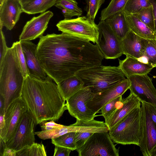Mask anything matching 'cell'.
<instances>
[{
  "instance_id": "6da1fadb",
  "label": "cell",
  "mask_w": 156,
  "mask_h": 156,
  "mask_svg": "<svg viewBox=\"0 0 156 156\" xmlns=\"http://www.w3.org/2000/svg\"><path fill=\"white\" fill-rule=\"evenodd\" d=\"M37 55L47 75L56 84L81 70L101 65L104 58L96 44L64 33L41 37Z\"/></svg>"
},
{
  "instance_id": "7a4b0ae2",
  "label": "cell",
  "mask_w": 156,
  "mask_h": 156,
  "mask_svg": "<svg viewBox=\"0 0 156 156\" xmlns=\"http://www.w3.org/2000/svg\"><path fill=\"white\" fill-rule=\"evenodd\" d=\"M53 81L48 76L44 80L30 75L25 78L21 97L36 125L55 122L66 110L65 101Z\"/></svg>"
},
{
  "instance_id": "3957f363",
  "label": "cell",
  "mask_w": 156,
  "mask_h": 156,
  "mask_svg": "<svg viewBox=\"0 0 156 156\" xmlns=\"http://www.w3.org/2000/svg\"><path fill=\"white\" fill-rule=\"evenodd\" d=\"M24 79L16 60L13 48H9L0 62V95L5 100V112L12 102L21 97Z\"/></svg>"
},
{
  "instance_id": "277c9868",
  "label": "cell",
  "mask_w": 156,
  "mask_h": 156,
  "mask_svg": "<svg viewBox=\"0 0 156 156\" xmlns=\"http://www.w3.org/2000/svg\"><path fill=\"white\" fill-rule=\"evenodd\" d=\"M76 75L95 94L124 80L125 76L119 66H99L81 70Z\"/></svg>"
},
{
  "instance_id": "5b68a950",
  "label": "cell",
  "mask_w": 156,
  "mask_h": 156,
  "mask_svg": "<svg viewBox=\"0 0 156 156\" xmlns=\"http://www.w3.org/2000/svg\"><path fill=\"white\" fill-rule=\"evenodd\" d=\"M141 104L129 112L109 131L115 143L139 146L141 137Z\"/></svg>"
},
{
  "instance_id": "8992f818",
  "label": "cell",
  "mask_w": 156,
  "mask_h": 156,
  "mask_svg": "<svg viewBox=\"0 0 156 156\" xmlns=\"http://www.w3.org/2000/svg\"><path fill=\"white\" fill-rule=\"evenodd\" d=\"M56 26L62 33L94 43L97 41L99 34L98 25L89 21L86 16L64 19L59 21Z\"/></svg>"
},
{
  "instance_id": "52a82bcc",
  "label": "cell",
  "mask_w": 156,
  "mask_h": 156,
  "mask_svg": "<svg viewBox=\"0 0 156 156\" xmlns=\"http://www.w3.org/2000/svg\"><path fill=\"white\" fill-rule=\"evenodd\" d=\"M79 156H119L109 132H95L77 151Z\"/></svg>"
},
{
  "instance_id": "ba28073f",
  "label": "cell",
  "mask_w": 156,
  "mask_h": 156,
  "mask_svg": "<svg viewBox=\"0 0 156 156\" xmlns=\"http://www.w3.org/2000/svg\"><path fill=\"white\" fill-rule=\"evenodd\" d=\"M98 35L96 44L107 59H115L123 54L121 40L105 21H100L98 25Z\"/></svg>"
},
{
  "instance_id": "9c48e42d",
  "label": "cell",
  "mask_w": 156,
  "mask_h": 156,
  "mask_svg": "<svg viewBox=\"0 0 156 156\" xmlns=\"http://www.w3.org/2000/svg\"><path fill=\"white\" fill-rule=\"evenodd\" d=\"M36 125L33 118L27 112L22 117L12 135L5 147L18 151L35 143L34 128Z\"/></svg>"
},
{
  "instance_id": "30bf717a",
  "label": "cell",
  "mask_w": 156,
  "mask_h": 156,
  "mask_svg": "<svg viewBox=\"0 0 156 156\" xmlns=\"http://www.w3.org/2000/svg\"><path fill=\"white\" fill-rule=\"evenodd\" d=\"M95 94L88 87H83L66 101V109L76 119L83 121L92 120L97 116L87 106V103Z\"/></svg>"
},
{
  "instance_id": "8fae6325",
  "label": "cell",
  "mask_w": 156,
  "mask_h": 156,
  "mask_svg": "<svg viewBox=\"0 0 156 156\" xmlns=\"http://www.w3.org/2000/svg\"><path fill=\"white\" fill-rule=\"evenodd\" d=\"M141 137L139 146L144 156H156V125L144 103L141 102Z\"/></svg>"
},
{
  "instance_id": "7c38bea8",
  "label": "cell",
  "mask_w": 156,
  "mask_h": 156,
  "mask_svg": "<svg viewBox=\"0 0 156 156\" xmlns=\"http://www.w3.org/2000/svg\"><path fill=\"white\" fill-rule=\"evenodd\" d=\"M127 78L130 84V93L134 95L141 102H144L156 106V89L147 74L132 75Z\"/></svg>"
},
{
  "instance_id": "4fadbf2b",
  "label": "cell",
  "mask_w": 156,
  "mask_h": 156,
  "mask_svg": "<svg viewBox=\"0 0 156 156\" xmlns=\"http://www.w3.org/2000/svg\"><path fill=\"white\" fill-rule=\"evenodd\" d=\"M130 87L127 78L121 82L100 92L95 94L93 98L87 104V107L95 114L108 103L122 96Z\"/></svg>"
},
{
  "instance_id": "5bb4252c",
  "label": "cell",
  "mask_w": 156,
  "mask_h": 156,
  "mask_svg": "<svg viewBox=\"0 0 156 156\" xmlns=\"http://www.w3.org/2000/svg\"><path fill=\"white\" fill-rule=\"evenodd\" d=\"M53 16L52 12L48 11L28 21L19 36V41H30L42 37Z\"/></svg>"
},
{
  "instance_id": "9a60e30c",
  "label": "cell",
  "mask_w": 156,
  "mask_h": 156,
  "mask_svg": "<svg viewBox=\"0 0 156 156\" xmlns=\"http://www.w3.org/2000/svg\"><path fill=\"white\" fill-rule=\"evenodd\" d=\"M27 112L26 104L21 97L14 100L9 106L5 113L6 143L10 138L23 115Z\"/></svg>"
},
{
  "instance_id": "2e32d148",
  "label": "cell",
  "mask_w": 156,
  "mask_h": 156,
  "mask_svg": "<svg viewBox=\"0 0 156 156\" xmlns=\"http://www.w3.org/2000/svg\"><path fill=\"white\" fill-rule=\"evenodd\" d=\"M25 57L29 75L45 80L47 75L42 68L37 55V45L30 41L20 42Z\"/></svg>"
},
{
  "instance_id": "e0dca14e",
  "label": "cell",
  "mask_w": 156,
  "mask_h": 156,
  "mask_svg": "<svg viewBox=\"0 0 156 156\" xmlns=\"http://www.w3.org/2000/svg\"><path fill=\"white\" fill-rule=\"evenodd\" d=\"M23 12L19 0H5L0 5V24L9 30H12Z\"/></svg>"
},
{
  "instance_id": "ac0fdd59",
  "label": "cell",
  "mask_w": 156,
  "mask_h": 156,
  "mask_svg": "<svg viewBox=\"0 0 156 156\" xmlns=\"http://www.w3.org/2000/svg\"><path fill=\"white\" fill-rule=\"evenodd\" d=\"M119 60V66L127 78L133 75L148 74L154 67L151 64L129 56H126L123 60Z\"/></svg>"
},
{
  "instance_id": "d6986e66",
  "label": "cell",
  "mask_w": 156,
  "mask_h": 156,
  "mask_svg": "<svg viewBox=\"0 0 156 156\" xmlns=\"http://www.w3.org/2000/svg\"><path fill=\"white\" fill-rule=\"evenodd\" d=\"M142 38L130 30L121 40L123 54L138 59L144 56V49L141 43Z\"/></svg>"
},
{
  "instance_id": "ffe728a7",
  "label": "cell",
  "mask_w": 156,
  "mask_h": 156,
  "mask_svg": "<svg viewBox=\"0 0 156 156\" xmlns=\"http://www.w3.org/2000/svg\"><path fill=\"white\" fill-rule=\"evenodd\" d=\"M141 104V102L138 98L130 93L127 98L123 99L122 105L112 114L106 124L109 131L132 110Z\"/></svg>"
},
{
  "instance_id": "44dd1931",
  "label": "cell",
  "mask_w": 156,
  "mask_h": 156,
  "mask_svg": "<svg viewBox=\"0 0 156 156\" xmlns=\"http://www.w3.org/2000/svg\"><path fill=\"white\" fill-rule=\"evenodd\" d=\"M124 13L130 30L142 38L156 39L155 33L134 14L128 15Z\"/></svg>"
},
{
  "instance_id": "7402d4cb",
  "label": "cell",
  "mask_w": 156,
  "mask_h": 156,
  "mask_svg": "<svg viewBox=\"0 0 156 156\" xmlns=\"http://www.w3.org/2000/svg\"><path fill=\"white\" fill-rule=\"evenodd\" d=\"M57 84L62 97L65 101L83 87V82L76 75L67 78Z\"/></svg>"
},
{
  "instance_id": "603a6c76",
  "label": "cell",
  "mask_w": 156,
  "mask_h": 156,
  "mask_svg": "<svg viewBox=\"0 0 156 156\" xmlns=\"http://www.w3.org/2000/svg\"><path fill=\"white\" fill-rule=\"evenodd\" d=\"M121 39L126 36L130 30L126 22L123 11L109 17L105 20Z\"/></svg>"
},
{
  "instance_id": "cb8c5ba5",
  "label": "cell",
  "mask_w": 156,
  "mask_h": 156,
  "mask_svg": "<svg viewBox=\"0 0 156 156\" xmlns=\"http://www.w3.org/2000/svg\"><path fill=\"white\" fill-rule=\"evenodd\" d=\"M58 0H31L21 5L23 12L29 14L42 13L53 5Z\"/></svg>"
},
{
  "instance_id": "d4e9b609",
  "label": "cell",
  "mask_w": 156,
  "mask_h": 156,
  "mask_svg": "<svg viewBox=\"0 0 156 156\" xmlns=\"http://www.w3.org/2000/svg\"><path fill=\"white\" fill-rule=\"evenodd\" d=\"M78 5L76 0H58L55 5L61 10L65 19H70L82 14L83 11Z\"/></svg>"
},
{
  "instance_id": "484cf974",
  "label": "cell",
  "mask_w": 156,
  "mask_h": 156,
  "mask_svg": "<svg viewBox=\"0 0 156 156\" xmlns=\"http://www.w3.org/2000/svg\"><path fill=\"white\" fill-rule=\"evenodd\" d=\"M128 0H111L107 7L101 12L100 21H105L111 16L123 10Z\"/></svg>"
},
{
  "instance_id": "4316f807",
  "label": "cell",
  "mask_w": 156,
  "mask_h": 156,
  "mask_svg": "<svg viewBox=\"0 0 156 156\" xmlns=\"http://www.w3.org/2000/svg\"><path fill=\"white\" fill-rule=\"evenodd\" d=\"M141 43L144 49V56L147 63L156 67V39L142 38Z\"/></svg>"
},
{
  "instance_id": "83f0119b",
  "label": "cell",
  "mask_w": 156,
  "mask_h": 156,
  "mask_svg": "<svg viewBox=\"0 0 156 156\" xmlns=\"http://www.w3.org/2000/svg\"><path fill=\"white\" fill-rule=\"evenodd\" d=\"M12 47L13 48L16 60L21 72L25 78L29 75L20 42L19 41L14 42Z\"/></svg>"
},
{
  "instance_id": "f1b7e54d",
  "label": "cell",
  "mask_w": 156,
  "mask_h": 156,
  "mask_svg": "<svg viewBox=\"0 0 156 156\" xmlns=\"http://www.w3.org/2000/svg\"><path fill=\"white\" fill-rule=\"evenodd\" d=\"M76 132H70L51 139L52 143L55 146L66 148L72 151L76 150L74 142Z\"/></svg>"
},
{
  "instance_id": "f546056e",
  "label": "cell",
  "mask_w": 156,
  "mask_h": 156,
  "mask_svg": "<svg viewBox=\"0 0 156 156\" xmlns=\"http://www.w3.org/2000/svg\"><path fill=\"white\" fill-rule=\"evenodd\" d=\"M123 99L122 96H120L110 101L101 108V115L104 117L106 124L112 114L122 105Z\"/></svg>"
},
{
  "instance_id": "4dcf8cb0",
  "label": "cell",
  "mask_w": 156,
  "mask_h": 156,
  "mask_svg": "<svg viewBox=\"0 0 156 156\" xmlns=\"http://www.w3.org/2000/svg\"><path fill=\"white\" fill-rule=\"evenodd\" d=\"M45 147L42 144L34 143L17 152V156H46Z\"/></svg>"
},
{
  "instance_id": "1f68e13d",
  "label": "cell",
  "mask_w": 156,
  "mask_h": 156,
  "mask_svg": "<svg viewBox=\"0 0 156 156\" xmlns=\"http://www.w3.org/2000/svg\"><path fill=\"white\" fill-rule=\"evenodd\" d=\"M134 14L155 32L154 18L152 5Z\"/></svg>"
},
{
  "instance_id": "d6a6232c",
  "label": "cell",
  "mask_w": 156,
  "mask_h": 156,
  "mask_svg": "<svg viewBox=\"0 0 156 156\" xmlns=\"http://www.w3.org/2000/svg\"><path fill=\"white\" fill-rule=\"evenodd\" d=\"M151 5L149 0H128L123 11L126 14H134Z\"/></svg>"
},
{
  "instance_id": "836d02e7",
  "label": "cell",
  "mask_w": 156,
  "mask_h": 156,
  "mask_svg": "<svg viewBox=\"0 0 156 156\" xmlns=\"http://www.w3.org/2000/svg\"><path fill=\"white\" fill-rule=\"evenodd\" d=\"M87 4L85 11L87 19L94 23V19L98 10L105 0H85Z\"/></svg>"
},
{
  "instance_id": "e575fe53",
  "label": "cell",
  "mask_w": 156,
  "mask_h": 156,
  "mask_svg": "<svg viewBox=\"0 0 156 156\" xmlns=\"http://www.w3.org/2000/svg\"><path fill=\"white\" fill-rule=\"evenodd\" d=\"M95 132H97L93 130L76 132L74 138L76 150L77 151L82 147L87 139Z\"/></svg>"
},
{
  "instance_id": "d590c367",
  "label": "cell",
  "mask_w": 156,
  "mask_h": 156,
  "mask_svg": "<svg viewBox=\"0 0 156 156\" xmlns=\"http://www.w3.org/2000/svg\"><path fill=\"white\" fill-rule=\"evenodd\" d=\"M3 27L0 24V62L2 61L9 48L7 46L5 37L2 31Z\"/></svg>"
},
{
  "instance_id": "8d00e7d4",
  "label": "cell",
  "mask_w": 156,
  "mask_h": 156,
  "mask_svg": "<svg viewBox=\"0 0 156 156\" xmlns=\"http://www.w3.org/2000/svg\"><path fill=\"white\" fill-rule=\"evenodd\" d=\"M41 123L42 124V125L41 126V127L42 130H51L56 128L61 127L63 125L57 124L53 120L50 121L48 122L47 121L43 122Z\"/></svg>"
},
{
  "instance_id": "74e56055",
  "label": "cell",
  "mask_w": 156,
  "mask_h": 156,
  "mask_svg": "<svg viewBox=\"0 0 156 156\" xmlns=\"http://www.w3.org/2000/svg\"><path fill=\"white\" fill-rule=\"evenodd\" d=\"M71 151L66 148L55 146L53 156H69Z\"/></svg>"
},
{
  "instance_id": "f35d334b",
  "label": "cell",
  "mask_w": 156,
  "mask_h": 156,
  "mask_svg": "<svg viewBox=\"0 0 156 156\" xmlns=\"http://www.w3.org/2000/svg\"><path fill=\"white\" fill-rule=\"evenodd\" d=\"M143 102L147 108L152 120L156 125V106Z\"/></svg>"
},
{
  "instance_id": "ab89813d",
  "label": "cell",
  "mask_w": 156,
  "mask_h": 156,
  "mask_svg": "<svg viewBox=\"0 0 156 156\" xmlns=\"http://www.w3.org/2000/svg\"><path fill=\"white\" fill-rule=\"evenodd\" d=\"M4 115V114H0V138L3 142L5 136Z\"/></svg>"
},
{
  "instance_id": "60d3db41",
  "label": "cell",
  "mask_w": 156,
  "mask_h": 156,
  "mask_svg": "<svg viewBox=\"0 0 156 156\" xmlns=\"http://www.w3.org/2000/svg\"><path fill=\"white\" fill-rule=\"evenodd\" d=\"M2 156H17V151L11 148L5 147Z\"/></svg>"
},
{
  "instance_id": "b9f144b4",
  "label": "cell",
  "mask_w": 156,
  "mask_h": 156,
  "mask_svg": "<svg viewBox=\"0 0 156 156\" xmlns=\"http://www.w3.org/2000/svg\"><path fill=\"white\" fill-rule=\"evenodd\" d=\"M5 103L4 98L0 95V114L5 113Z\"/></svg>"
},
{
  "instance_id": "7bdbcfd3",
  "label": "cell",
  "mask_w": 156,
  "mask_h": 156,
  "mask_svg": "<svg viewBox=\"0 0 156 156\" xmlns=\"http://www.w3.org/2000/svg\"><path fill=\"white\" fill-rule=\"evenodd\" d=\"M152 5L154 18L155 33L156 34V0H149Z\"/></svg>"
},
{
  "instance_id": "ee69618b",
  "label": "cell",
  "mask_w": 156,
  "mask_h": 156,
  "mask_svg": "<svg viewBox=\"0 0 156 156\" xmlns=\"http://www.w3.org/2000/svg\"><path fill=\"white\" fill-rule=\"evenodd\" d=\"M0 156H2L3 151L5 148L4 142L0 138Z\"/></svg>"
},
{
  "instance_id": "f6af8a7d",
  "label": "cell",
  "mask_w": 156,
  "mask_h": 156,
  "mask_svg": "<svg viewBox=\"0 0 156 156\" xmlns=\"http://www.w3.org/2000/svg\"><path fill=\"white\" fill-rule=\"evenodd\" d=\"M21 5L26 3L31 0H19Z\"/></svg>"
},
{
  "instance_id": "bcb514c9",
  "label": "cell",
  "mask_w": 156,
  "mask_h": 156,
  "mask_svg": "<svg viewBox=\"0 0 156 156\" xmlns=\"http://www.w3.org/2000/svg\"><path fill=\"white\" fill-rule=\"evenodd\" d=\"M5 0H0V5Z\"/></svg>"
}]
</instances>
